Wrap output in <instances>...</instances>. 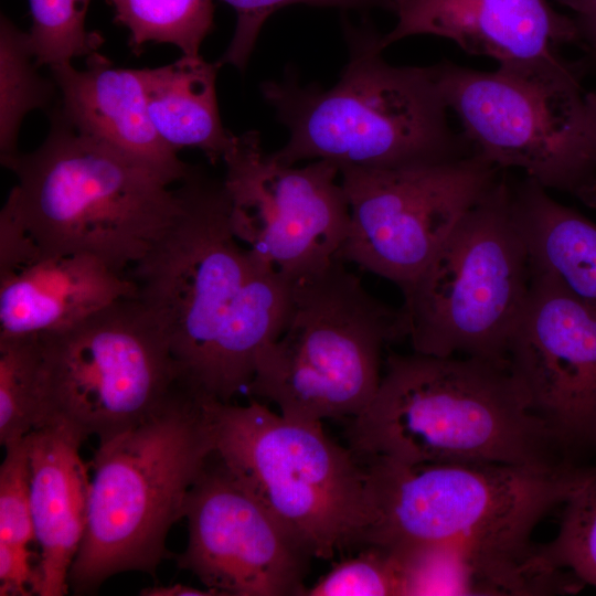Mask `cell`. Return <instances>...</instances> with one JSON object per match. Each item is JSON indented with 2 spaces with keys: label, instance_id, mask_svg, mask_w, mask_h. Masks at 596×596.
Instances as JSON below:
<instances>
[{
  "label": "cell",
  "instance_id": "obj_33",
  "mask_svg": "<svg viewBox=\"0 0 596 596\" xmlns=\"http://www.w3.org/2000/svg\"><path fill=\"white\" fill-rule=\"evenodd\" d=\"M589 137L596 153V92L585 93Z\"/></svg>",
  "mask_w": 596,
  "mask_h": 596
},
{
  "label": "cell",
  "instance_id": "obj_28",
  "mask_svg": "<svg viewBox=\"0 0 596 596\" xmlns=\"http://www.w3.org/2000/svg\"><path fill=\"white\" fill-rule=\"evenodd\" d=\"M541 553L554 567L596 588V466L564 502L558 532Z\"/></svg>",
  "mask_w": 596,
  "mask_h": 596
},
{
  "label": "cell",
  "instance_id": "obj_24",
  "mask_svg": "<svg viewBox=\"0 0 596 596\" xmlns=\"http://www.w3.org/2000/svg\"><path fill=\"white\" fill-rule=\"evenodd\" d=\"M46 379L40 336L0 338V444L6 447L45 423Z\"/></svg>",
  "mask_w": 596,
  "mask_h": 596
},
{
  "label": "cell",
  "instance_id": "obj_12",
  "mask_svg": "<svg viewBox=\"0 0 596 596\" xmlns=\"http://www.w3.org/2000/svg\"><path fill=\"white\" fill-rule=\"evenodd\" d=\"M339 171L350 226L337 258L403 290L502 170L472 153L440 163L393 169L341 167Z\"/></svg>",
  "mask_w": 596,
  "mask_h": 596
},
{
  "label": "cell",
  "instance_id": "obj_5",
  "mask_svg": "<svg viewBox=\"0 0 596 596\" xmlns=\"http://www.w3.org/2000/svg\"><path fill=\"white\" fill-rule=\"evenodd\" d=\"M26 233L46 254H86L121 273L173 223L178 189L142 163L92 139L55 111L44 142L1 161Z\"/></svg>",
  "mask_w": 596,
  "mask_h": 596
},
{
  "label": "cell",
  "instance_id": "obj_11",
  "mask_svg": "<svg viewBox=\"0 0 596 596\" xmlns=\"http://www.w3.org/2000/svg\"><path fill=\"white\" fill-rule=\"evenodd\" d=\"M436 68L446 106L475 155L596 207V153L583 89H549L448 61Z\"/></svg>",
  "mask_w": 596,
  "mask_h": 596
},
{
  "label": "cell",
  "instance_id": "obj_7",
  "mask_svg": "<svg viewBox=\"0 0 596 596\" xmlns=\"http://www.w3.org/2000/svg\"><path fill=\"white\" fill-rule=\"evenodd\" d=\"M402 339L400 309L336 258L294 284L285 327L262 351L247 389L290 418H353L380 385L383 348Z\"/></svg>",
  "mask_w": 596,
  "mask_h": 596
},
{
  "label": "cell",
  "instance_id": "obj_26",
  "mask_svg": "<svg viewBox=\"0 0 596 596\" xmlns=\"http://www.w3.org/2000/svg\"><path fill=\"white\" fill-rule=\"evenodd\" d=\"M29 33L7 17L0 22V150L1 161L14 156L28 113L50 103L53 85L38 73Z\"/></svg>",
  "mask_w": 596,
  "mask_h": 596
},
{
  "label": "cell",
  "instance_id": "obj_15",
  "mask_svg": "<svg viewBox=\"0 0 596 596\" xmlns=\"http://www.w3.org/2000/svg\"><path fill=\"white\" fill-rule=\"evenodd\" d=\"M532 270L511 333L508 366L531 409L567 448L596 428V309Z\"/></svg>",
  "mask_w": 596,
  "mask_h": 596
},
{
  "label": "cell",
  "instance_id": "obj_18",
  "mask_svg": "<svg viewBox=\"0 0 596 596\" xmlns=\"http://www.w3.org/2000/svg\"><path fill=\"white\" fill-rule=\"evenodd\" d=\"M135 297L136 283L97 257L40 251L0 270V338L58 331Z\"/></svg>",
  "mask_w": 596,
  "mask_h": 596
},
{
  "label": "cell",
  "instance_id": "obj_25",
  "mask_svg": "<svg viewBox=\"0 0 596 596\" xmlns=\"http://www.w3.org/2000/svg\"><path fill=\"white\" fill-rule=\"evenodd\" d=\"M114 21L129 31V46L138 53L149 42L169 43L182 55L199 56L213 28L212 0H106Z\"/></svg>",
  "mask_w": 596,
  "mask_h": 596
},
{
  "label": "cell",
  "instance_id": "obj_27",
  "mask_svg": "<svg viewBox=\"0 0 596 596\" xmlns=\"http://www.w3.org/2000/svg\"><path fill=\"white\" fill-rule=\"evenodd\" d=\"M91 0H29L30 45L36 65L49 67L88 57L104 39L86 29Z\"/></svg>",
  "mask_w": 596,
  "mask_h": 596
},
{
  "label": "cell",
  "instance_id": "obj_20",
  "mask_svg": "<svg viewBox=\"0 0 596 596\" xmlns=\"http://www.w3.org/2000/svg\"><path fill=\"white\" fill-rule=\"evenodd\" d=\"M402 595H551L556 576L540 555L488 554L438 544L389 550Z\"/></svg>",
  "mask_w": 596,
  "mask_h": 596
},
{
  "label": "cell",
  "instance_id": "obj_2",
  "mask_svg": "<svg viewBox=\"0 0 596 596\" xmlns=\"http://www.w3.org/2000/svg\"><path fill=\"white\" fill-rule=\"evenodd\" d=\"M351 449L416 462H493L552 470L567 449L531 409L508 364L414 352L387 356L369 405L352 418Z\"/></svg>",
  "mask_w": 596,
  "mask_h": 596
},
{
  "label": "cell",
  "instance_id": "obj_29",
  "mask_svg": "<svg viewBox=\"0 0 596 596\" xmlns=\"http://www.w3.org/2000/svg\"><path fill=\"white\" fill-rule=\"evenodd\" d=\"M358 556L341 561L305 596H391L402 595L396 561L383 547L366 545Z\"/></svg>",
  "mask_w": 596,
  "mask_h": 596
},
{
  "label": "cell",
  "instance_id": "obj_32",
  "mask_svg": "<svg viewBox=\"0 0 596 596\" xmlns=\"http://www.w3.org/2000/svg\"><path fill=\"white\" fill-rule=\"evenodd\" d=\"M141 596H222L220 592L205 587L196 588L183 584H173L169 586H152L142 588L139 592Z\"/></svg>",
  "mask_w": 596,
  "mask_h": 596
},
{
  "label": "cell",
  "instance_id": "obj_19",
  "mask_svg": "<svg viewBox=\"0 0 596 596\" xmlns=\"http://www.w3.org/2000/svg\"><path fill=\"white\" fill-rule=\"evenodd\" d=\"M26 439L31 513L41 550L39 596H63L87 523L91 479L79 455L84 440L57 424L36 428Z\"/></svg>",
  "mask_w": 596,
  "mask_h": 596
},
{
  "label": "cell",
  "instance_id": "obj_6",
  "mask_svg": "<svg viewBox=\"0 0 596 596\" xmlns=\"http://www.w3.org/2000/svg\"><path fill=\"white\" fill-rule=\"evenodd\" d=\"M363 458L373 515L365 545L386 550L438 544L531 554L539 547L531 542L538 523L564 504L589 468Z\"/></svg>",
  "mask_w": 596,
  "mask_h": 596
},
{
  "label": "cell",
  "instance_id": "obj_30",
  "mask_svg": "<svg viewBox=\"0 0 596 596\" xmlns=\"http://www.w3.org/2000/svg\"><path fill=\"white\" fill-rule=\"evenodd\" d=\"M236 12L233 38L216 63L230 64L241 71L245 68L254 50L259 31L266 19L286 6L304 3L338 8H384L393 11L394 0H222Z\"/></svg>",
  "mask_w": 596,
  "mask_h": 596
},
{
  "label": "cell",
  "instance_id": "obj_1",
  "mask_svg": "<svg viewBox=\"0 0 596 596\" xmlns=\"http://www.w3.org/2000/svg\"><path fill=\"white\" fill-rule=\"evenodd\" d=\"M178 191V215L130 278L169 339L181 382L230 403L284 329L294 284L236 238L223 181L193 170Z\"/></svg>",
  "mask_w": 596,
  "mask_h": 596
},
{
  "label": "cell",
  "instance_id": "obj_17",
  "mask_svg": "<svg viewBox=\"0 0 596 596\" xmlns=\"http://www.w3.org/2000/svg\"><path fill=\"white\" fill-rule=\"evenodd\" d=\"M62 94L63 118L81 134L148 167L170 184L194 170L156 131L148 114L143 68L115 67L97 52L86 68L50 67Z\"/></svg>",
  "mask_w": 596,
  "mask_h": 596
},
{
  "label": "cell",
  "instance_id": "obj_22",
  "mask_svg": "<svg viewBox=\"0 0 596 596\" xmlns=\"http://www.w3.org/2000/svg\"><path fill=\"white\" fill-rule=\"evenodd\" d=\"M220 65L201 55L143 68L148 114L159 137L177 152L199 149L211 163L223 160L233 136L221 121L216 76Z\"/></svg>",
  "mask_w": 596,
  "mask_h": 596
},
{
  "label": "cell",
  "instance_id": "obj_31",
  "mask_svg": "<svg viewBox=\"0 0 596 596\" xmlns=\"http://www.w3.org/2000/svg\"><path fill=\"white\" fill-rule=\"evenodd\" d=\"M573 13L579 35V46L596 58V0H554Z\"/></svg>",
  "mask_w": 596,
  "mask_h": 596
},
{
  "label": "cell",
  "instance_id": "obj_10",
  "mask_svg": "<svg viewBox=\"0 0 596 596\" xmlns=\"http://www.w3.org/2000/svg\"><path fill=\"white\" fill-rule=\"evenodd\" d=\"M45 425L105 441L156 413L182 383L169 339L138 298L117 300L40 336Z\"/></svg>",
  "mask_w": 596,
  "mask_h": 596
},
{
  "label": "cell",
  "instance_id": "obj_34",
  "mask_svg": "<svg viewBox=\"0 0 596 596\" xmlns=\"http://www.w3.org/2000/svg\"><path fill=\"white\" fill-rule=\"evenodd\" d=\"M593 444L596 446V428H595L594 436H593Z\"/></svg>",
  "mask_w": 596,
  "mask_h": 596
},
{
  "label": "cell",
  "instance_id": "obj_21",
  "mask_svg": "<svg viewBox=\"0 0 596 596\" xmlns=\"http://www.w3.org/2000/svg\"><path fill=\"white\" fill-rule=\"evenodd\" d=\"M511 209L531 268L596 309V224L529 178L511 183Z\"/></svg>",
  "mask_w": 596,
  "mask_h": 596
},
{
  "label": "cell",
  "instance_id": "obj_3",
  "mask_svg": "<svg viewBox=\"0 0 596 596\" xmlns=\"http://www.w3.org/2000/svg\"><path fill=\"white\" fill-rule=\"evenodd\" d=\"M380 36L348 31L350 60L329 89L302 87L292 76L262 85L263 97L289 131L288 142L272 153L278 161L393 169L473 153L462 132L449 126L436 65L389 64Z\"/></svg>",
  "mask_w": 596,
  "mask_h": 596
},
{
  "label": "cell",
  "instance_id": "obj_9",
  "mask_svg": "<svg viewBox=\"0 0 596 596\" xmlns=\"http://www.w3.org/2000/svg\"><path fill=\"white\" fill-rule=\"evenodd\" d=\"M531 276L512 215L511 182L501 174L402 290L405 339L422 354L508 364L509 340Z\"/></svg>",
  "mask_w": 596,
  "mask_h": 596
},
{
  "label": "cell",
  "instance_id": "obj_8",
  "mask_svg": "<svg viewBox=\"0 0 596 596\" xmlns=\"http://www.w3.org/2000/svg\"><path fill=\"white\" fill-rule=\"evenodd\" d=\"M214 450L312 557L365 545L372 507L365 466L321 423L210 400Z\"/></svg>",
  "mask_w": 596,
  "mask_h": 596
},
{
  "label": "cell",
  "instance_id": "obj_4",
  "mask_svg": "<svg viewBox=\"0 0 596 596\" xmlns=\"http://www.w3.org/2000/svg\"><path fill=\"white\" fill-rule=\"evenodd\" d=\"M210 400L181 383L146 421L98 444L86 529L68 574L75 595L95 594L125 572L155 577L167 535L214 451Z\"/></svg>",
  "mask_w": 596,
  "mask_h": 596
},
{
  "label": "cell",
  "instance_id": "obj_23",
  "mask_svg": "<svg viewBox=\"0 0 596 596\" xmlns=\"http://www.w3.org/2000/svg\"><path fill=\"white\" fill-rule=\"evenodd\" d=\"M0 467V596L39 595L40 575L29 545L35 541L28 439L9 444Z\"/></svg>",
  "mask_w": 596,
  "mask_h": 596
},
{
  "label": "cell",
  "instance_id": "obj_14",
  "mask_svg": "<svg viewBox=\"0 0 596 596\" xmlns=\"http://www.w3.org/2000/svg\"><path fill=\"white\" fill-rule=\"evenodd\" d=\"M189 538L177 556L222 596H300L308 551L234 476L215 450L190 489Z\"/></svg>",
  "mask_w": 596,
  "mask_h": 596
},
{
  "label": "cell",
  "instance_id": "obj_16",
  "mask_svg": "<svg viewBox=\"0 0 596 596\" xmlns=\"http://www.w3.org/2000/svg\"><path fill=\"white\" fill-rule=\"evenodd\" d=\"M397 23L380 36L389 45L418 34L454 41L465 52L498 62L499 71L549 89H579L584 62L561 55L579 45L572 17L547 0H394Z\"/></svg>",
  "mask_w": 596,
  "mask_h": 596
},
{
  "label": "cell",
  "instance_id": "obj_13",
  "mask_svg": "<svg viewBox=\"0 0 596 596\" xmlns=\"http://www.w3.org/2000/svg\"><path fill=\"white\" fill-rule=\"evenodd\" d=\"M222 161L232 230L260 263L295 284L337 258L350 207L336 163L285 164L253 130L233 136Z\"/></svg>",
  "mask_w": 596,
  "mask_h": 596
}]
</instances>
